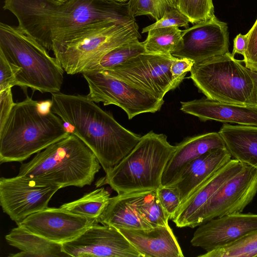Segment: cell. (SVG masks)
Segmentation results:
<instances>
[{"mask_svg":"<svg viewBox=\"0 0 257 257\" xmlns=\"http://www.w3.org/2000/svg\"><path fill=\"white\" fill-rule=\"evenodd\" d=\"M61 188L41 180L18 175L0 179V203L4 213L17 224L29 215L48 207Z\"/></svg>","mask_w":257,"mask_h":257,"instance_id":"obj_11","label":"cell"},{"mask_svg":"<svg viewBox=\"0 0 257 257\" xmlns=\"http://www.w3.org/2000/svg\"><path fill=\"white\" fill-rule=\"evenodd\" d=\"M231 158V155L225 147L212 149L193 160L177 181L170 186L178 191L181 204Z\"/></svg>","mask_w":257,"mask_h":257,"instance_id":"obj_21","label":"cell"},{"mask_svg":"<svg viewBox=\"0 0 257 257\" xmlns=\"http://www.w3.org/2000/svg\"><path fill=\"white\" fill-rule=\"evenodd\" d=\"M176 148L165 135L151 131L98 181L96 187L108 184L117 194L157 190L162 186L163 172Z\"/></svg>","mask_w":257,"mask_h":257,"instance_id":"obj_6","label":"cell"},{"mask_svg":"<svg viewBox=\"0 0 257 257\" xmlns=\"http://www.w3.org/2000/svg\"><path fill=\"white\" fill-rule=\"evenodd\" d=\"M136 191L118 194L110 197L104 210L96 219L97 222L118 229H137L152 228L137 212L134 204Z\"/></svg>","mask_w":257,"mask_h":257,"instance_id":"obj_22","label":"cell"},{"mask_svg":"<svg viewBox=\"0 0 257 257\" xmlns=\"http://www.w3.org/2000/svg\"><path fill=\"white\" fill-rule=\"evenodd\" d=\"M249 72L252 80L253 87L246 105L257 108V71L249 70Z\"/></svg>","mask_w":257,"mask_h":257,"instance_id":"obj_39","label":"cell"},{"mask_svg":"<svg viewBox=\"0 0 257 257\" xmlns=\"http://www.w3.org/2000/svg\"><path fill=\"white\" fill-rule=\"evenodd\" d=\"M50 110L69 124L93 152L105 173L117 165L135 147L141 136L120 125L108 112L87 96L51 93Z\"/></svg>","mask_w":257,"mask_h":257,"instance_id":"obj_2","label":"cell"},{"mask_svg":"<svg viewBox=\"0 0 257 257\" xmlns=\"http://www.w3.org/2000/svg\"><path fill=\"white\" fill-rule=\"evenodd\" d=\"M257 193V169L243 163L242 170L221 186L194 215L188 227L213 218L242 213Z\"/></svg>","mask_w":257,"mask_h":257,"instance_id":"obj_12","label":"cell"},{"mask_svg":"<svg viewBox=\"0 0 257 257\" xmlns=\"http://www.w3.org/2000/svg\"><path fill=\"white\" fill-rule=\"evenodd\" d=\"M62 247L69 256L143 257L118 229L98 223Z\"/></svg>","mask_w":257,"mask_h":257,"instance_id":"obj_13","label":"cell"},{"mask_svg":"<svg viewBox=\"0 0 257 257\" xmlns=\"http://www.w3.org/2000/svg\"><path fill=\"white\" fill-rule=\"evenodd\" d=\"M114 1H118V2H124L127 1V0H114Z\"/></svg>","mask_w":257,"mask_h":257,"instance_id":"obj_40","label":"cell"},{"mask_svg":"<svg viewBox=\"0 0 257 257\" xmlns=\"http://www.w3.org/2000/svg\"><path fill=\"white\" fill-rule=\"evenodd\" d=\"M143 43L146 53L170 55L176 49L182 31L176 26L150 30Z\"/></svg>","mask_w":257,"mask_h":257,"instance_id":"obj_27","label":"cell"},{"mask_svg":"<svg viewBox=\"0 0 257 257\" xmlns=\"http://www.w3.org/2000/svg\"><path fill=\"white\" fill-rule=\"evenodd\" d=\"M176 146L162 175L163 186H170L177 182L195 159L212 149L226 147L222 138L216 132L187 137Z\"/></svg>","mask_w":257,"mask_h":257,"instance_id":"obj_17","label":"cell"},{"mask_svg":"<svg viewBox=\"0 0 257 257\" xmlns=\"http://www.w3.org/2000/svg\"><path fill=\"white\" fill-rule=\"evenodd\" d=\"M63 120L50 110L42 111L40 103L29 96L15 103L0 127V162H22L67 137Z\"/></svg>","mask_w":257,"mask_h":257,"instance_id":"obj_3","label":"cell"},{"mask_svg":"<svg viewBox=\"0 0 257 257\" xmlns=\"http://www.w3.org/2000/svg\"><path fill=\"white\" fill-rule=\"evenodd\" d=\"M19 69L11 64L0 52V92L17 86L16 76Z\"/></svg>","mask_w":257,"mask_h":257,"instance_id":"obj_35","label":"cell"},{"mask_svg":"<svg viewBox=\"0 0 257 257\" xmlns=\"http://www.w3.org/2000/svg\"><path fill=\"white\" fill-rule=\"evenodd\" d=\"M189 23L188 18L178 9H174L165 14L161 19L155 23L143 28L142 33L148 32L152 29L171 26L183 27L187 29Z\"/></svg>","mask_w":257,"mask_h":257,"instance_id":"obj_32","label":"cell"},{"mask_svg":"<svg viewBox=\"0 0 257 257\" xmlns=\"http://www.w3.org/2000/svg\"><path fill=\"white\" fill-rule=\"evenodd\" d=\"M176 58L172 54L145 53L103 71L163 99L168 91L181 83L170 71L171 65Z\"/></svg>","mask_w":257,"mask_h":257,"instance_id":"obj_10","label":"cell"},{"mask_svg":"<svg viewBox=\"0 0 257 257\" xmlns=\"http://www.w3.org/2000/svg\"><path fill=\"white\" fill-rule=\"evenodd\" d=\"M157 193L162 205L171 220L181 204L178 191L174 187L162 185L157 189Z\"/></svg>","mask_w":257,"mask_h":257,"instance_id":"obj_33","label":"cell"},{"mask_svg":"<svg viewBox=\"0 0 257 257\" xmlns=\"http://www.w3.org/2000/svg\"><path fill=\"white\" fill-rule=\"evenodd\" d=\"M54 1H58V2H65L67 0H54Z\"/></svg>","mask_w":257,"mask_h":257,"instance_id":"obj_41","label":"cell"},{"mask_svg":"<svg viewBox=\"0 0 257 257\" xmlns=\"http://www.w3.org/2000/svg\"><path fill=\"white\" fill-rule=\"evenodd\" d=\"M194 64L193 61L187 58H176L171 65L170 71L173 76L181 82Z\"/></svg>","mask_w":257,"mask_h":257,"instance_id":"obj_36","label":"cell"},{"mask_svg":"<svg viewBox=\"0 0 257 257\" xmlns=\"http://www.w3.org/2000/svg\"><path fill=\"white\" fill-rule=\"evenodd\" d=\"M82 74L86 80L91 100L104 105H115L122 109L129 119L143 113L161 109L164 99L130 85L103 71L87 70Z\"/></svg>","mask_w":257,"mask_h":257,"instance_id":"obj_9","label":"cell"},{"mask_svg":"<svg viewBox=\"0 0 257 257\" xmlns=\"http://www.w3.org/2000/svg\"><path fill=\"white\" fill-rule=\"evenodd\" d=\"M218 133L232 157L257 169V126L223 123Z\"/></svg>","mask_w":257,"mask_h":257,"instance_id":"obj_23","label":"cell"},{"mask_svg":"<svg viewBox=\"0 0 257 257\" xmlns=\"http://www.w3.org/2000/svg\"><path fill=\"white\" fill-rule=\"evenodd\" d=\"M119 230L143 257L184 256L169 225L147 229Z\"/></svg>","mask_w":257,"mask_h":257,"instance_id":"obj_20","label":"cell"},{"mask_svg":"<svg viewBox=\"0 0 257 257\" xmlns=\"http://www.w3.org/2000/svg\"><path fill=\"white\" fill-rule=\"evenodd\" d=\"M180 109L201 121L215 120L223 123L257 126V108L229 104L202 98L181 102Z\"/></svg>","mask_w":257,"mask_h":257,"instance_id":"obj_18","label":"cell"},{"mask_svg":"<svg viewBox=\"0 0 257 257\" xmlns=\"http://www.w3.org/2000/svg\"><path fill=\"white\" fill-rule=\"evenodd\" d=\"M145 53L143 43L135 38L112 49L86 71L105 70Z\"/></svg>","mask_w":257,"mask_h":257,"instance_id":"obj_28","label":"cell"},{"mask_svg":"<svg viewBox=\"0 0 257 257\" xmlns=\"http://www.w3.org/2000/svg\"><path fill=\"white\" fill-rule=\"evenodd\" d=\"M134 204L137 212L152 227L169 225V215L159 199L157 190L136 191Z\"/></svg>","mask_w":257,"mask_h":257,"instance_id":"obj_25","label":"cell"},{"mask_svg":"<svg viewBox=\"0 0 257 257\" xmlns=\"http://www.w3.org/2000/svg\"><path fill=\"white\" fill-rule=\"evenodd\" d=\"M14 104L12 88L0 92V127L4 124Z\"/></svg>","mask_w":257,"mask_h":257,"instance_id":"obj_37","label":"cell"},{"mask_svg":"<svg viewBox=\"0 0 257 257\" xmlns=\"http://www.w3.org/2000/svg\"><path fill=\"white\" fill-rule=\"evenodd\" d=\"M3 8L16 17L24 32L49 51L54 40L88 26L136 21L127 3L114 0H5Z\"/></svg>","mask_w":257,"mask_h":257,"instance_id":"obj_1","label":"cell"},{"mask_svg":"<svg viewBox=\"0 0 257 257\" xmlns=\"http://www.w3.org/2000/svg\"><path fill=\"white\" fill-rule=\"evenodd\" d=\"M110 194L104 187L96 189L80 198L64 203L60 208L72 213L97 219L108 203Z\"/></svg>","mask_w":257,"mask_h":257,"instance_id":"obj_26","label":"cell"},{"mask_svg":"<svg viewBox=\"0 0 257 257\" xmlns=\"http://www.w3.org/2000/svg\"><path fill=\"white\" fill-rule=\"evenodd\" d=\"M178 0H129V13L134 17L150 15L156 21L169 11L178 9Z\"/></svg>","mask_w":257,"mask_h":257,"instance_id":"obj_30","label":"cell"},{"mask_svg":"<svg viewBox=\"0 0 257 257\" xmlns=\"http://www.w3.org/2000/svg\"><path fill=\"white\" fill-rule=\"evenodd\" d=\"M178 8L194 25L215 16L212 0H178Z\"/></svg>","mask_w":257,"mask_h":257,"instance_id":"obj_31","label":"cell"},{"mask_svg":"<svg viewBox=\"0 0 257 257\" xmlns=\"http://www.w3.org/2000/svg\"><path fill=\"white\" fill-rule=\"evenodd\" d=\"M98 223L59 208L48 207L33 213L17 224L46 239L63 243L78 237L90 226Z\"/></svg>","mask_w":257,"mask_h":257,"instance_id":"obj_15","label":"cell"},{"mask_svg":"<svg viewBox=\"0 0 257 257\" xmlns=\"http://www.w3.org/2000/svg\"><path fill=\"white\" fill-rule=\"evenodd\" d=\"M257 230V214L235 213L198 226L190 242L206 252L228 246Z\"/></svg>","mask_w":257,"mask_h":257,"instance_id":"obj_16","label":"cell"},{"mask_svg":"<svg viewBox=\"0 0 257 257\" xmlns=\"http://www.w3.org/2000/svg\"><path fill=\"white\" fill-rule=\"evenodd\" d=\"M91 149L70 134L22 164L18 175L59 186L83 187L93 182L101 165Z\"/></svg>","mask_w":257,"mask_h":257,"instance_id":"obj_4","label":"cell"},{"mask_svg":"<svg viewBox=\"0 0 257 257\" xmlns=\"http://www.w3.org/2000/svg\"><path fill=\"white\" fill-rule=\"evenodd\" d=\"M0 52L19 69L17 86L41 93L60 92L64 69L55 57L19 26L1 23Z\"/></svg>","mask_w":257,"mask_h":257,"instance_id":"obj_5","label":"cell"},{"mask_svg":"<svg viewBox=\"0 0 257 257\" xmlns=\"http://www.w3.org/2000/svg\"><path fill=\"white\" fill-rule=\"evenodd\" d=\"M229 45L227 25L214 16L183 30L179 44L171 54L195 63L228 52Z\"/></svg>","mask_w":257,"mask_h":257,"instance_id":"obj_14","label":"cell"},{"mask_svg":"<svg viewBox=\"0 0 257 257\" xmlns=\"http://www.w3.org/2000/svg\"><path fill=\"white\" fill-rule=\"evenodd\" d=\"M198 257L257 256V230L223 247L206 252Z\"/></svg>","mask_w":257,"mask_h":257,"instance_id":"obj_29","label":"cell"},{"mask_svg":"<svg viewBox=\"0 0 257 257\" xmlns=\"http://www.w3.org/2000/svg\"><path fill=\"white\" fill-rule=\"evenodd\" d=\"M242 63L228 52L194 63L190 77L206 98L246 105L253 82L249 69Z\"/></svg>","mask_w":257,"mask_h":257,"instance_id":"obj_8","label":"cell"},{"mask_svg":"<svg viewBox=\"0 0 257 257\" xmlns=\"http://www.w3.org/2000/svg\"><path fill=\"white\" fill-rule=\"evenodd\" d=\"M141 38L136 21L103 22L54 40L52 50L64 71L74 75L86 71L112 49Z\"/></svg>","mask_w":257,"mask_h":257,"instance_id":"obj_7","label":"cell"},{"mask_svg":"<svg viewBox=\"0 0 257 257\" xmlns=\"http://www.w3.org/2000/svg\"><path fill=\"white\" fill-rule=\"evenodd\" d=\"M243 166V163L231 159L202 183L175 212L171 220L176 226L188 227L194 215L221 186L242 170Z\"/></svg>","mask_w":257,"mask_h":257,"instance_id":"obj_19","label":"cell"},{"mask_svg":"<svg viewBox=\"0 0 257 257\" xmlns=\"http://www.w3.org/2000/svg\"><path fill=\"white\" fill-rule=\"evenodd\" d=\"M246 36V49L241 61L249 70L257 71V19Z\"/></svg>","mask_w":257,"mask_h":257,"instance_id":"obj_34","label":"cell"},{"mask_svg":"<svg viewBox=\"0 0 257 257\" xmlns=\"http://www.w3.org/2000/svg\"><path fill=\"white\" fill-rule=\"evenodd\" d=\"M9 245L21 250L10 257H65L62 244L50 241L17 225L5 236Z\"/></svg>","mask_w":257,"mask_h":257,"instance_id":"obj_24","label":"cell"},{"mask_svg":"<svg viewBox=\"0 0 257 257\" xmlns=\"http://www.w3.org/2000/svg\"><path fill=\"white\" fill-rule=\"evenodd\" d=\"M233 49L232 54L234 56L236 54L242 55L245 54L247 46V36L239 34L234 39Z\"/></svg>","mask_w":257,"mask_h":257,"instance_id":"obj_38","label":"cell"}]
</instances>
